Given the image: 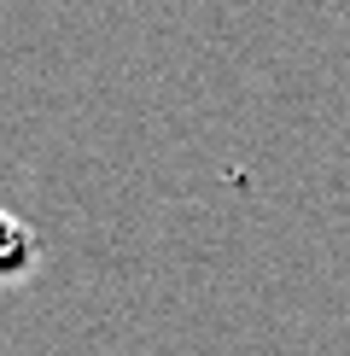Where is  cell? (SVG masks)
Masks as SVG:
<instances>
[{
	"label": "cell",
	"instance_id": "6da1fadb",
	"mask_svg": "<svg viewBox=\"0 0 350 356\" xmlns=\"http://www.w3.org/2000/svg\"><path fill=\"white\" fill-rule=\"evenodd\" d=\"M35 269H41V234L0 204V286H18Z\"/></svg>",
	"mask_w": 350,
	"mask_h": 356
}]
</instances>
